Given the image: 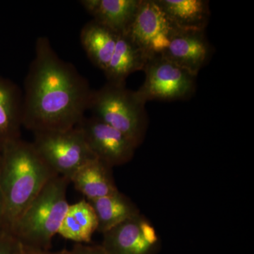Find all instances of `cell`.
Wrapping results in <instances>:
<instances>
[{
  "mask_svg": "<svg viewBox=\"0 0 254 254\" xmlns=\"http://www.w3.org/2000/svg\"><path fill=\"white\" fill-rule=\"evenodd\" d=\"M23 95L17 86L0 76V149L21 138Z\"/></svg>",
  "mask_w": 254,
  "mask_h": 254,
  "instance_id": "obj_11",
  "label": "cell"
},
{
  "mask_svg": "<svg viewBox=\"0 0 254 254\" xmlns=\"http://www.w3.org/2000/svg\"><path fill=\"white\" fill-rule=\"evenodd\" d=\"M22 254H68V250L64 249L57 252H50V250H41L22 245Z\"/></svg>",
  "mask_w": 254,
  "mask_h": 254,
  "instance_id": "obj_21",
  "label": "cell"
},
{
  "mask_svg": "<svg viewBox=\"0 0 254 254\" xmlns=\"http://www.w3.org/2000/svg\"><path fill=\"white\" fill-rule=\"evenodd\" d=\"M69 184L66 177H53L14 222L10 230L22 245L50 250L70 205Z\"/></svg>",
  "mask_w": 254,
  "mask_h": 254,
  "instance_id": "obj_3",
  "label": "cell"
},
{
  "mask_svg": "<svg viewBox=\"0 0 254 254\" xmlns=\"http://www.w3.org/2000/svg\"><path fill=\"white\" fill-rule=\"evenodd\" d=\"M180 30L175 27L155 0H141L126 34L148 58L163 55Z\"/></svg>",
  "mask_w": 254,
  "mask_h": 254,
  "instance_id": "obj_7",
  "label": "cell"
},
{
  "mask_svg": "<svg viewBox=\"0 0 254 254\" xmlns=\"http://www.w3.org/2000/svg\"><path fill=\"white\" fill-rule=\"evenodd\" d=\"M212 54L213 48L205 31H180L162 55L197 76Z\"/></svg>",
  "mask_w": 254,
  "mask_h": 254,
  "instance_id": "obj_10",
  "label": "cell"
},
{
  "mask_svg": "<svg viewBox=\"0 0 254 254\" xmlns=\"http://www.w3.org/2000/svg\"><path fill=\"white\" fill-rule=\"evenodd\" d=\"M118 36V33L93 19L82 28V46L92 63L103 71L113 56Z\"/></svg>",
  "mask_w": 254,
  "mask_h": 254,
  "instance_id": "obj_16",
  "label": "cell"
},
{
  "mask_svg": "<svg viewBox=\"0 0 254 254\" xmlns=\"http://www.w3.org/2000/svg\"><path fill=\"white\" fill-rule=\"evenodd\" d=\"M89 202L98 219V232L102 234L140 213L135 203L120 190Z\"/></svg>",
  "mask_w": 254,
  "mask_h": 254,
  "instance_id": "obj_18",
  "label": "cell"
},
{
  "mask_svg": "<svg viewBox=\"0 0 254 254\" xmlns=\"http://www.w3.org/2000/svg\"><path fill=\"white\" fill-rule=\"evenodd\" d=\"M0 254H22V244L4 226L0 227Z\"/></svg>",
  "mask_w": 254,
  "mask_h": 254,
  "instance_id": "obj_19",
  "label": "cell"
},
{
  "mask_svg": "<svg viewBox=\"0 0 254 254\" xmlns=\"http://www.w3.org/2000/svg\"><path fill=\"white\" fill-rule=\"evenodd\" d=\"M1 226H4V225H3L2 200H1V192H0V227Z\"/></svg>",
  "mask_w": 254,
  "mask_h": 254,
  "instance_id": "obj_22",
  "label": "cell"
},
{
  "mask_svg": "<svg viewBox=\"0 0 254 254\" xmlns=\"http://www.w3.org/2000/svg\"><path fill=\"white\" fill-rule=\"evenodd\" d=\"M56 174L38 154L32 143L21 138L0 149V192L3 225L14 222Z\"/></svg>",
  "mask_w": 254,
  "mask_h": 254,
  "instance_id": "obj_2",
  "label": "cell"
},
{
  "mask_svg": "<svg viewBox=\"0 0 254 254\" xmlns=\"http://www.w3.org/2000/svg\"><path fill=\"white\" fill-rule=\"evenodd\" d=\"M180 31H205L210 17L207 0H155Z\"/></svg>",
  "mask_w": 254,
  "mask_h": 254,
  "instance_id": "obj_15",
  "label": "cell"
},
{
  "mask_svg": "<svg viewBox=\"0 0 254 254\" xmlns=\"http://www.w3.org/2000/svg\"><path fill=\"white\" fill-rule=\"evenodd\" d=\"M95 158L112 168L131 161L136 146L116 128L92 116L83 118L77 125Z\"/></svg>",
  "mask_w": 254,
  "mask_h": 254,
  "instance_id": "obj_8",
  "label": "cell"
},
{
  "mask_svg": "<svg viewBox=\"0 0 254 254\" xmlns=\"http://www.w3.org/2000/svg\"><path fill=\"white\" fill-rule=\"evenodd\" d=\"M88 14L118 34H125L129 28L141 0H82Z\"/></svg>",
  "mask_w": 254,
  "mask_h": 254,
  "instance_id": "obj_12",
  "label": "cell"
},
{
  "mask_svg": "<svg viewBox=\"0 0 254 254\" xmlns=\"http://www.w3.org/2000/svg\"><path fill=\"white\" fill-rule=\"evenodd\" d=\"M33 134L32 144L38 154L56 175L69 180L78 169L96 158L77 126Z\"/></svg>",
  "mask_w": 254,
  "mask_h": 254,
  "instance_id": "obj_5",
  "label": "cell"
},
{
  "mask_svg": "<svg viewBox=\"0 0 254 254\" xmlns=\"http://www.w3.org/2000/svg\"><path fill=\"white\" fill-rule=\"evenodd\" d=\"M103 235L101 245L109 254H158L161 250L158 232L141 213Z\"/></svg>",
  "mask_w": 254,
  "mask_h": 254,
  "instance_id": "obj_9",
  "label": "cell"
},
{
  "mask_svg": "<svg viewBox=\"0 0 254 254\" xmlns=\"http://www.w3.org/2000/svg\"><path fill=\"white\" fill-rule=\"evenodd\" d=\"M111 167L95 158L78 169L70 182L88 201L113 194L119 190Z\"/></svg>",
  "mask_w": 254,
  "mask_h": 254,
  "instance_id": "obj_13",
  "label": "cell"
},
{
  "mask_svg": "<svg viewBox=\"0 0 254 254\" xmlns=\"http://www.w3.org/2000/svg\"><path fill=\"white\" fill-rule=\"evenodd\" d=\"M92 93L86 78L58 56L49 39L38 38L25 79L23 127L33 133L74 128L88 110Z\"/></svg>",
  "mask_w": 254,
  "mask_h": 254,
  "instance_id": "obj_1",
  "label": "cell"
},
{
  "mask_svg": "<svg viewBox=\"0 0 254 254\" xmlns=\"http://www.w3.org/2000/svg\"><path fill=\"white\" fill-rule=\"evenodd\" d=\"M88 110L128 137L136 148L143 143L148 125L145 103L126 84L107 82L100 89L93 91Z\"/></svg>",
  "mask_w": 254,
  "mask_h": 254,
  "instance_id": "obj_4",
  "label": "cell"
},
{
  "mask_svg": "<svg viewBox=\"0 0 254 254\" xmlns=\"http://www.w3.org/2000/svg\"><path fill=\"white\" fill-rule=\"evenodd\" d=\"M68 254H109L102 245H88L86 244H75Z\"/></svg>",
  "mask_w": 254,
  "mask_h": 254,
  "instance_id": "obj_20",
  "label": "cell"
},
{
  "mask_svg": "<svg viewBox=\"0 0 254 254\" xmlns=\"http://www.w3.org/2000/svg\"><path fill=\"white\" fill-rule=\"evenodd\" d=\"M149 58L126 34L119 35L113 56L104 72L108 83L126 84L127 78L143 71Z\"/></svg>",
  "mask_w": 254,
  "mask_h": 254,
  "instance_id": "obj_14",
  "label": "cell"
},
{
  "mask_svg": "<svg viewBox=\"0 0 254 254\" xmlns=\"http://www.w3.org/2000/svg\"><path fill=\"white\" fill-rule=\"evenodd\" d=\"M98 227L94 209L88 200L83 199L69 205L58 234L76 244H88Z\"/></svg>",
  "mask_w": 254,
  "mask_h": 254,
  "instance_id": "obj_17",
  "label": "cell"
},
{
  "mask_svg": "<svg viewBox=\"0 0 254 254\" xmlns=\"http://www.w3.org/2000/svg\"><path fill=\"white\" fill-rule=\"evenodd\" d=\"M143 71L145 80L136 93L145 103L150 100H185L194 95L197 76L163 55L149 58Z\"/></svg>",
  "mask_w": 254,
  "mask_h": 254,
  "instance_id": "obj_6",
  "label": "cell"
}]
</instances>
